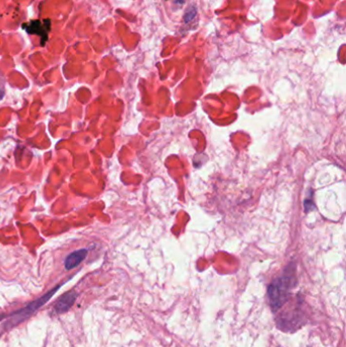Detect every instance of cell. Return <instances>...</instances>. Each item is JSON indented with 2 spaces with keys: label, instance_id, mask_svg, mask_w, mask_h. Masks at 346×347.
Listing matches in <instances>:
<instances>
[{
  "label": "cell",
  "instance_id": "4",
  "mask_svg": "<svg viewBox=\"0 0 346 347\" xmlns=\"http://www.w3.org/2000/svg\"><path fill=\"white\" fill-rule=\"evenodd\" d=\"M77 297V292L74 291H70L67 293H64L54 306V310L56 314H63L73 307Z\"/></svg>",
  "mask_w": 346,
  "mask_h": 347
},
{
  "label": "cell",
  "instance_id": "5",
  "mask_svg": "<svg viewBox=\"0 0 346 347\" xmlns=\"http://www.w3.org/2000/svg\"><path fill=\"white\" fill-rule=\"evenodd\" d=\"M88 256V250L87 249H80L74 251L71 254H69L64 260V268L66 270H71L77 267L80 263L85 260Z\"/></svg>",
  "mask_w": 346,
  "mask_h": 347
},
{
  "label": "cell",
  "instance_id": "2",
  "mask_svg": "<svg viewBox=\"0 0 346 347\" xmlns=\"http://www.w3.org/2000/svg\"><path fill=\"white\" fill-rule=\"evenodd\" d=\"M60 285H58L56 286L55 289L51 290L49 292H47L46 294H44L43 296L39 297L38 300H35L34 302L30 303L28 306H26L23 309L18 310V312L14 313L13 315H11L10 319H11V322H10V324H13V325H17L18 323L23 321L25 319H27L28 317H30L33 313H35L36 310H39L43 305H45L48 301L50 300V298L54 295V293L56 292V291H58L59 289H60Z\"/></svg>",
  "mask_w": 346,
  "mask_h": 347
},
{
  "label": "cell",
  "instance_id": "1",
  "mask_svg": "<svg viewBox=\"0 0 346 347\" xmlns=\"http://www.w3.org/2000/svg\"><path fill=\"white\" fill-rule=\"evenodd\" d=\"M295 279L292 271L285 273L283 276L274 280L268 289V294L273 312L281 308L289 300L290 291L294 286Z\"/></svg>",
  "mask_w": 346,
  "mask_h": 347
},
{
  "label": "cell",
  "instance_id": "3",
  "mask_svg": "<svg viewBox=\"0 0 346 347\" xmlns=\"http://www.w3.org/2000/svg\"><path fill=\"white\" fill-rule=\"evenodd\" d=\"M50 26H51V22L48 19H46L44 21L33 20L31 22L23 23L22 28L26 30V32L28 34L40 36L41 39L44 41L43 42V45H44L48 38V32L50 31Z\"/></svg>",
  "mask_w": 346,
  "mask_h": 347
}]
</instances>
